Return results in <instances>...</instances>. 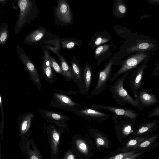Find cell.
I'll use <instances>...</instances> for the list:
<instances>
[{
	"label": "cell",
	"instance_id": "6da1fadb",
	"mask_svg": "<svg viewBox=\"0 0 159 159\" xmlns=\"http://www.w3.org/2000/svg\"><path fill=\"white\" fill-rule=\"evenodd\" d=\"M17 5L20 10L14 26V34L18 33L26 24L29 25L37 17L38 9L35 0H18Z\"/></svg>",
	"mask_w": 159,
	"mask_h": 159
},
{
	"label": "cell",
	"instance_id": "7a4b0ae2",
	"mask_svg": "<svg viewBox=\"0 0 159 159\" xmlns=\"http://www.w3.org/2000/svg\"><path fill=\"white\" fill-rule=\"evenodd\" d=\"M129 74L128 72L123 74L109 87V90L117 104L124 106L129 104L133 107L140 108L138 98L132 97L124 87V83Z\"/></svg>",
	"mask_w": 159,
	"mask_h": 159
},
{
	"label": "cell",
	"instance_id": "3957f363",
	"mask_svg": "<svg viewBox=\"0 0 159 159\" xmlns=\"http://www.w3.org/2000/svg\"><path fill=\"white\" fill-rule=\"evenodd\" d=\"M130 38L125 49L127 55L142 51L151 52H155L159 48L158 42L150 36L139 34L136 32Z\"/></svg>",
	"mask_w": 159,
	"mask_h": 159
},
{
	"label": "cell",
	"instance_id": "277c9868",
	"mask_svg": "<svg viewBox=\"0 0 159 159\" xmlns=\"http://www.w3.org/2000/svg\"><path fill=\"white\" fill-rule=\"evenodd\" d=\"M50 105L74 112L82 107V105L75 102L69 95L67 91L55 89Z\"/></svg>",
	"mask_w": 159,
	"mask_h": 159
},
{
	"label": "cell",
	"instance_id": "5b68a950",
	"mask_svg": "<svg viewBox=\"0 0 159 159\" xmlns=\"http://www.w3.org/2000/svg\"><path fill=\"white\" fill-rule=\"evenodd\" d=\"M150 52L140 51L131 54L121 63L120 69L111 78L113 82L121 75L136 68L145 59L150 57Z\"/></svg>",
	"mask_w": 159,
	"mask_h": 159
},
{
	"label": "cell",
	"instance_id": "8992f818",
	"mask_svg": "<svg viewBox=\"0 0 159 159\" xmlns=\"http://www.w3.org/2000/svg\"><path fill=\"white\" fill-rule=\"evenodd\" d=\"M54 21L57 26L71 25L73 21V13L69 4L65 0H59L54 7Z\"/></svg>",
	"mask_w": 159,
	"mask_h": 159
},
{
	"label": "cell",
	"instance_id": "52a82bcc",
	"mask_svg": "<svg viewBox=\"0 0 159 159\" xmlns=\"http://www.w3.org/2000/svg\"><path fill=\"white\" fill-rule=\"evenodd\" d=\"M16 50L19 58L25 66L32 81L39 89L42 88L40 77L35 65L23 48L17 45Z\"/></svg>",
	"mask_w": 159,
	"mask_h": 159
},
{
	"label": "cell",
	"instance_id": "ba28073f",
	"mask_svg": "<svg viewBox=\"0 0 159 159\" xmlns=\"http://www.w3.org/2000/svg\"><path fill=\"white\" fill-rule=\"evenodd\" d=\"M150 57L145 59L129 76V85L134 97L137 98L139 91L143 86L142 80L144 71L148 66L147 65Z\"/></svg>",
	"mask_w": 159,
	"mask_h": 159
},
{
	"label": "cell",
	"instance_id": "9c48e42d",
	"mask_svg": "<svg viewBox=\"0 0 159 159\" xmlns=\"http://www.w3.org/2000/svg\"><path fill=\"white\" fill-rule=\"evenodd\" d=\"M47 132L51 157L52 159H59L61 131L54 125H50L47 127Z\"/></svg>",
	"mask_w": 159,
	"mask_h": 159
},
{
	"label": "cell",
	"instance_id": "30bf717a",
	"mask_svg": "<svg viewBox=\"0 0 159 159\" xmlns=\"http://www.w3.org/2000/svg\"><path fill=\"white\" fill-rule=\"evenodd\" d=\"M91 108L98 110H104L111 112L114 115L129 119L136 124L139 115L138 112L132 109L120 108L102 104H94L90 106Z\"/></svg>",
	"mask_w": 159,
	"mask_h": 159
},
{
	"label": "cell",
	"instance_id": "8fae6325",
	"mask_svg": "<svg viewBox=\"0 0 159 159\" xmlns=\"http://www.w3.org/2000/svg\"><path fill=\"white\" fill-rule=\"evenodd\" d=\"M113 65V60H110L104 68L99 72L96 84L91 93L92 96H97L105 90L107 85V82L111 78Z\"/></svg>",
	"mask_w": 159,
	"mask_h": 159
},
{
	"label": "cell",
	"instance_id": "7c38bea8",
	"mask_svg": "<svg viewBox=\"0 0 159 159\" xmlns=\"http://www.w3.org/2000/svg\"><path fill=\"white\" fill-rule=\"evenodd\" d=\"M39 112L43 119L47 122L64 128L69 132L67 125V121L70 119L68 116L53 111L42 109H40Z\"/></svg>",
	"mask_w": 159,
	"mask_h": 159
},
{
	"label": "cell",
	"instance_id": "4fadbf2b",
	"mask_svg": "<svg viewBox=\"0 0 159 159\" xmlns=\"http://www.w3.org/2000/svg\"><path fill=\"white\" fill-rule=\"evenodd\" d=\"M20 148L27 159H43L35 142L28 136L21 137Z\"/></svg>",
	"mask_w": 159,
	"mask_h": 159
},
{
	"label": "cell",
	"instance_id": "5bb4252c",
	"mask_svg": "<svg viewBox=\"0 0 159 159\" xmlns=\"http://www.w3.org/2000/svg\"><path fill=\"white\" fill-rule=\"evenodd\" d=\"M74 113L85 119L94 120L98 122L103 121L109 117V115L99 110L87 107H81Z\"/></svg>",
	"mask_w": 159,
	"mask_h": 159
},
{
	"label": "cell",
	"instance_id": "9a60e30c",
	"mask_svg": "<svg viewBox=\"0 0 159 159\" xmlns=\"http://www.w3.org/2000/svg\"><path fill=\"white\" fill-rule=\"evenodd\" d=\"M51 34L46 27L39 26L28 34L25 38L24 42L31 46L39 45Z\"/></svg>",
	"mask_w": 159,
	"mask_h": 159
},
{
	"label": "cell",
	"instance_id": "2e32d148",
	"mask_svg": "<svg viewBox=\"0 0 159 159\" xmlns=\"http://www.w3.org/2000/svg\"><path fill=\"white\" fill-rule=\"evenodd\" d=\"M92 79V72L91 67L86 63L83 70L80 82L77 84L80 93L87 95L88 93Z\"/></svg>",
	"mask_w": 159,
	"mask_h": 159
},
{
	"label": "cell",
	"instance_id": "e0dca14e",
	"mask_svg": "<svg viewBox=\"0 0 159 159\" xmlns=\"http://www.w3.org/2000/svg\"><path fill=\"white\" fill-rule=\"evenodd\" d=\"M43 53V59L42 61L41 70L46 81L50 84L55 82L56 79L52 70L50 61L49 51L42 48Z\"/></svg>",
	"mask_w": 159,
	"mask_h": 159
},
{
	"label": "cell",
	"instance_id": "ac0fdd59",
	"mask_svg": "<svg viewBox=\"0 0 159 159\" xmlns=\"http://www.w3.org/2000/svg\"><path fill=\"white\" fill-rule=\"evenodd\" d=\"M61 38L51 34L47 38L40 43L39 45L50 51L57 56L61 49L60 42Z\"/></svg>",
	"mask_w": 159,
	"mask_h": 159
},
{
	"label": "cell",
	"instance_id": "d6986e66",
	"mask_svg": "<svg viewBox=\"0 0 159 159\" xmlns=\"http://www.w3.org/2000/svg\"><path fill=\"white\" fill-rule=\"evenodd\" d=\"M34 115L30 112L24 113L20 117L18 127L20 137L28 136L32 126Z\"/></svg>",
	"mask_w": 159,
	"mask_h": 159
},
{
	"label": "cell",
	"instance_id": "ffe728a7",
	"mask_svg": "<svg viewBox=\"0 0 159 159\" xmlns=\"http://www.w3.org/2000/svg\"><path fill=\"white\" fill-rule=\"evenodd\" d=\"M137 98L141 107L152 106L159 102L155 95L148 93L146 89H140Z\"/></svg>",
	"mask_w": 159,
	"mask_h": 159
},
{
	"label": "cell",
	"instance_id": "44dd1931",
	"mask_svg": "<svg viewBox=\"0 0 159 159\" xmlns=\"http://www.w3.org/2000/svg\"><path fill=\"white\" fill-rule=\"evenodd\" d=\"M58 57L62 70V75L65 81H74L75 78L72 70L70 66L67 62L64 57L59 53L57 56Z\"/></svg>",
	"mask_w": 159,
	"mask_h": 159
},
{
	"label": "cell",
	"instance_id": "7402d4cb",
	"mask_svg": "<svg viewBox=\"0 0 159 159\" xmlns=\"http://www.w3.org/2000/svg\"><path fill=\"white\" fill-rule=\"evenodd\" d=\"M127 11L126 6L123 0H115L113 4L112 12L113 15L118 18L125 17Z\"/></svg>",
	"mask_w": 159,
	"mask_h": 159
},
{
	"label": "cell",
	"instance_id": "603a6c76",
	"mask_svg": "<svg viewBox=\"0 0 159 159\" xmlns=\"http://www.w3.org/2000/svg\"><path fill=\"white\" fill-rule=\"evenodd\" d=\"M159 119L141 125L138 128L135 135H138L150 133L159 127Z\"/></svg>",
	"mask_w": 159,
	"mask_h": 159
},
{
	"label": "cell",
	"instance_id": "cb8c5ba5",
	"mask_svg": "<svg viewBox=\"0 0 159 159\" xmlns=\"http://www.w3.org/2000/svg\"><path fill=\"white\" fill-rule=\"evenodd\" d=\"M70 66L74 74L75 80L74 81L77 85L80 81L82 76L83 70L79 61L73 56L72 59L69 61Z\"/></svg>",
	"mask_w": 159,
	"mask_h": 159
},
{
	"label": "cell",
	"instance_id": "d4e9b609",
	"mask_svg": "<svg viewBox=\"0 0 159 159\" xmlns=\"http://www.w3.org/2000/svg\"><path fill=\"white\" fill-rule=\"evenodd\" d=\"M60 40L61 48L63 49H71L81 43V41L72 38H61Z\"/></svg>",
	"mask_w": 159,
	"mask_h": 159
},
{
	"label": "cell",
	"instance_id": "484cf974",
	"mask_svg": "<svg viewBox=\"0 0 159 159\" xmlns=\"http://www.w3.org/2000/svg\"><path fill=\"white\" fill-rule=\"evenodd\" d=\"M9 35V28L7 23L3 22L0 27V45H4L7 42Z\"/></svg>",
	"mask_w": 159,
	"mask_h": 159
},
{
	"label": "cell",
	"instance_id": "4316f807",
	"mask_svg": "<svg viewBox=\"0 0 159 159\" xmlns=\"http://www.w3.org/2000/svg\"><path fill=\"white\" fill-rule=\"evenodd\" d=\"M96 145L98 148L101 147L108 148L109 147L108 141L106 138L98 132L94 134Z\"/></svg>",
	"mask_w": 159,
	"mask_h": 159
},
{
	"label": "cell",
	"instance_id": "83f0119b",
	"mask_svg": "<svg viewBox=\"0 0 159 159\" xmlns=\"http://www.w3.org/2000/svg\"><path fill=\"white\" fill-rule=\"evenodd\" d=\"M146 139V138L144 137H137L130 140L126 144L123 151L126 152L130 148L134 149L139 143Z\"/></svg>",
	"mask_w": 159,
	"mask_h": 159
},
{
	"label": "cell",
	"instance_id": "f1b7e54d",
	"mask_svg": "<svg viewBox=\"0 0 159 159\" xmlns=\"http://www.w3.org/2000/svg\"><path fill=\"white\" fill-rule=\"evenodd\" d=\"M75 143L77 148L81 152L85 155L88 154V147L84 141L81 139H77L75 140Z\"/></svg>",
	"mask_w": 159,
	"mask_h": 159
},
{
	"label": "cell",
	"instance_id": "f546056e",
	"mask_svg": "<svg viewBox=\"0 0 159 159\" xmlns=\"http://www.w3.org/2000/svg\"><path fill=\"white\" fill-rule=\"evenodd\" d=\"M157 136V135H156L147 139L139 143L134 149H143L147 148L155 141Z\"/></svg>",
	"mask_w": 159,
	"mask_h": 159
},
{
	"label": "cell",
	"instance_id": "4dcf8cb0",
	"mask_svg": "<svg viewBox=\"0 0 159 159\" xmlns=\"http://www.w3.org/2000/svg\"><path fill=\"white\" fill-rule=\"evenodd\" d=\"M50 61L52 68L56 74L62 75V70L61 65L51 55L50 56Z\"/></svg>",
	"mask_w": 159,
	"mask_h": 159
},
{
	"label": "cell",
	"instance_id": "1f68e13d",
	"mask_svg": "<svg viewBox=\"0 0 159 159\" xmlns=\"http://www.w3.org/2000/svg\"><path fill=\"white\" fill-rule=\"evenodd\" d=\"M109 44H105L98 47L95 49L94 54L95 57H98L105 53L109 49Z\"/></svg>",
	"mask_w": 159,
	"mask_h": 159
},
{
	"label": "cell",
	"instance_id": "d6a6232c",
	"mask_svg": "<svg viewBox=\"0 0 159 159\" xmlns=\"http://www.w3.org/2000/svg\"><path fill=\"white\" fill-rule=\"evenodd\" d=\"M111 39L108 37L100 35L96 36L93 41V47H95L98 45L106 43L110 40Z\"/></svg>",
	"mask_w": 159,
	"mask_h": 159
},
{
	"label": "cell",
	"instance_id": "836d02e7",
	"mask_svg": "<svg viewBox=\"0 0 159 159\" xmlns=\"http://www.w3.org/2000/svg\"><path fill=\"white\" fill-rule=\"evenodd\" d=\"M2 99L1 95L0 94V107L1 111V114L2 115V120L0 125V135L1 138L2 136V134L4 125V121L5 119V114L3 111V109L2 105Z\"/></svg>",
	"mask_w": 159,
	"mask_h": 159
},
{
	"label": "cell",
	"instance_id": "e575fe53",
	"mask_svg": "<svg viewBox=\"0 0 159 159\" xmlns=\"http://www.w3.org/2000/svg\"><path fill=\"white\" fill-rule=\"evenodd\" d=\"M136 152V151H134L123 152L113 156L107 159H123L129 155L135 153Z\"/></svg>",
	"mask_w": 159,
	"mask_h": 159
},
{
	"label": "cell",
	"instance_id": "d590c367",
	"mask_svg": "<svg viewBox=\"0 0 159 159\" xmlns=\"http://www.w3.org/2000/svg\"><path fill=\"white\" fill-rule=\"evenodd\" d=\"M159 116V105L152 109L149 113L147 118Z\"/></svg>",
	"mask_w": 159,
	"mask_h": 159
},
{
	"label": "cell",
	"instance_id": "8d00e7d4",
	"mask_svg": "<svg viewBox=\"0 0 159 159\" xmlns=\"http://www.w3.org/2000/svg\"><path fill=\"white\" fill-rule=\"evenodd\" d=\"M61 159H75V157L72 151L70 150H69Z\"/></svg>",
	"mask_w": 159,
	"mask_h": 159
},
{
	"label": "cell",
	"instance_id": "74e56055",
	"mask_svg": "<svg viewBox=\"0 0 159 159\" xmlns=\"http://www.w3.org/2000/svg\"><path fill=\"white\" fill-rule=\"evenodd\" d=\"M154 65L155 66L152 74L151 76L155 77L159 76V60Z\"/></svg>",
	"mask_w": 159,
	"mask_h": 159
},
{
	"label": "cell",
	"instance_id": "f35d334b",
	"mask_svg": "<svg viewBox=\"0 0 159 159\" xmlns=\"http://www.w3.org/2000/svg\"><path fill=\"white\" fill-rule=\"evenodd\" d=\"M141 154V152L134 153L127 156L123 159H135Z\"/></svg>",
	"mask_w": 159,
	"mask_h": 159
},
{
	"label": "cell",
	"instance_id": "ab89813d",
	"mask_svg": "<svg viewBox=\"0 0 159 159\" xmlns=\"http://www.w3.org/2000/svg\"><path fill=\"white\" fill-rule=\"evenodd\" d=\"M146 1L152 5L159 4V0H146Z\"/></svg>",
	"mask_w": 159,
	"mask_h": 159
},
{
	"label": "cell",
	"instance_id": "60d3db41",
	"mask_svg": "<svg viewBox=\"0 0 159 159\" xmlns=\"http://www.w3.org/2000/svg\"><path fill=\"white\" fill-rule=\"evenodd\" d=\"M7 0H0V2L1 3H2V5L3 6L7 2Z\"/></svg>",
	"mask_w": 159,
	"mask_h": 159
},
{
	"label": "cell",
	"instance_id": "b9f144b4",
	"mask_svg": "<svg viewBox=\"0 0 159 159\" xmlns=\"http://www.w3.org/2000/svg\"><path fill=\"white\" fill-rule=\"evenodd\" d=\"M149 16V15H144L143 16H141L140 18V19H143L146 18H147Z\"/></svg>",
	"mask_w": 159,
	"mask_h": 159
},
{
	"label": "cell",
	"instance_id": "7bdbcfd3",
	"mask_svg": "<svg viewBox=\"0 0 159 159\" xmlns=\"http://www.w3.org/2000/svg\"></svg>",
	"mask_w": 159,
	"mask_h": 159
}]
</instances>
